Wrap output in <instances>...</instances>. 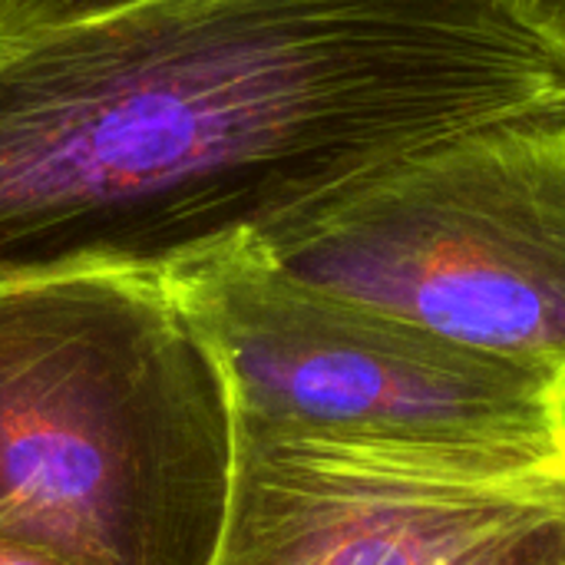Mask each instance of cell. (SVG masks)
Returning <instances> with one entry per match:
<instances>
[{
  "instance_id": "obj_1",
  "label": "cell",
  "mask_w": 565,
  "mask_h": 565,
  "mask_svg": "<svg viewBox=\"0 0 565 565\" xmlns=\"http://www.w3.org/2000/svg\"><path fill=\"white\" fill-rule=\"evenodd\" d=\"M526 113L565 70L490 0H0V288L169 278Z\"/></svg>"
},
{
  "instance_id": "obj_3",
  "label": "cell",
  "mask_w": 565,
  "mask_h": 565,
  "mask_svg": "<svg viewBox=\"0 0 565 565\" xmlns=\"http://www.w3.org/2000/svg\"><path fill=\"white\" fill-rule=\"evenodd\" d=\"M255 248L318 291L565 384V113L427 142Z\"/></svg>"
},
{
  "instance_id": "obj_4",
  "label": "cell",
  "mask_w": 565,
  "mask_h": 565,
  "mask_svg": "<svg viewBox=\"0 0 565 565\" xmlns=\"http://www.w3.org/2000/svg\"><path fill=\"white\" fill-rule=\"evenodd\" d=\"M235 417L358 437L565 444V384L318 291L238 245L166 278Z\"/></svg>"
},
{
  "instance_id": "obj_6",
  "label": "cell",
  "mask_w": 565,
  "mask_h": 565,
  "mask_svg": "<svg viewBox=\"0 0 565 565\" xmlns=\"http://www.w3.org/2000/svg\"><path fill=\"white\" fill-rule=\"evenodd\" d=\"M565 70V0H490Z\"/></svg>"
},
{
  "instance_id": "obj_2",
  "label": "cell",
  "mask_w": 565,
  "mask_h": 565,
  "mask_svg": "<svg viewBox=\"0 0 565 565\" xmlns=\"http://www.w3.org/2000/svg\"><path fill=\"white\" fill-rule=\"evenodd\" d=\"M232 470L225 371L166 278L0 288V536L73 565H212Z\"/></svg>"
},
{
  "instance_id": "obj_7",
  "label": "cell",
  "mask_w": 565,
  "mask_h": 565,
  "mask_svg": "<svg viewBox=\"0 0 565 565\" xmlns=\"http://www.w3.org/2000/svg\"><path fill=\"white\" fill-rule=\"evenodd\" d=\"M0 565H73L70 559L36 546V543H23V540H10L0 536Z\"/></svg>"
},
{
  "instance_id": "obj_5",
  "label": "cell",
  "mask_w": 565,
  "mask_h": 565,
  "mask_svg": "<svg viewBox=\"0 0 565 565\" xmlns=\"http://www.w3.org/2000/svg\"><path fill=\"white\" fill-rule=\"evenodd\" d=\"M212 565H565V444L397 440L235 417Z\"/></svg>"
},
{
  "instance_id": "obj_8",
  "label": "cell",
  "mask_w": 565,
  "mask_h": 565,
  "mask_svg": "<svg viewBox=\"0 0 565 565\" xmlns=\"http://www.w3.org/2000/svg\"><path fill=\"white\" fill-rule=\"evenodd\" d=\"M70 7H106V3H122V0H63Z\"/></svg>"
}]
</instances>
